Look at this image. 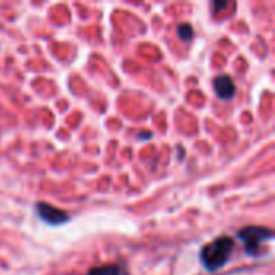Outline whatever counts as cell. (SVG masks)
Instances as JSON below:
<instances>
[{"mask_svg":"<svg viewBox=\"0 0 275 275\" xmlns=\"http://www.w3.org/2000/svg\"><path fill=\"white\" fill-rule=\"evenodd\" d=\"M233 250H235V241L232 237H219L201 248V264L208 272H217L229 262Z\"/></svg>","mask_w":275,"mask_h":275,"instance_id":"cell-1","label":"cell"},{"mask_svg":"<svg viewBox=\"0 0 275 275\" xmlns=\"http://www.w3.org/2000/svg\"><path fill=\"white\" fill-rule=\"evenodd\" d=\"M237 237L243 243L244 253H246L248 256H259L262 244L273 238V232L267 227L250 226V227H243L241 230H238Z\"/></svg>","mask_w":275,"mask_h":275,"instance_id":"cell-2","label":"cell"},{"mask_svg":"<svg viewBox=\"0 0 275 275\" xmlns=\"http://www.w3.org/2000/svg\"><path fill=\"white\" fill-rule=\"evenodd\" d=\"M36 214L37 217L48 224V226H63V224L69 222V214L63 209L60 208H55L52 205H48V203H44V201H39L36 203Z\"/></svg>","mask_w":275,"mask_h":275,"instance_id":"cell-3","label":"cell"},{"mask_svg":"<svg viewBox=\"0 0 275 275\" xmlns=\"http://www.w3.org/2000/svg\"><path fill=\"white\" fill-rule=\"evenodd\" d=\"M214 90H216V95L221 100H232L237 94V87L233 79L227 74H221L214 79Z\"/></svg>","mask_w":275,"mask_h":275,"instance_id":"cell-4","label":"cell"},{"mask_svg":"<svg viewBox=\"0 0 275 275\" xmlns=\"http://www.w3.org/2000/svg\"><path fill=\"white\" fill-rule=\"evenodd\" d=\"M87 275H129V272L121 264H103V266L92 267Z\"/></svg>","mask_w":275,"mask_h":275,"instance_id":"cell-5","label":"cell"},{"mask_svg":"<svg viewBox=\"0 0 275 275\" xmlns=\"http://www.w3.org/2000/svg\"><path fill=\"white\" fill-rule=\"evenodd\" d=\"M177 34L182 40H191L193 37V28L190 24H180L177 29Z\"/></svg>","mask_w":275,"mask_h":275,"instance_id":"cell-6","label":"cell"}]
</instances>
